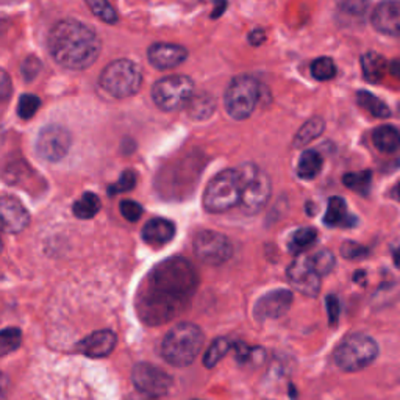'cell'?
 I'll return each mask as SVG.
<instances>
[{
    "label": "cell",
    "mask_w": 400,
    "mask_h": 400,
    "mask_svg": "<svg viewBox=\"0 0 400 400\" xmlns=\"http://www.w3.org/2000/svg\"><path fill=\"white\" fill-rule=\"evenodd\" d=\"M116 333L111 330H97L88 335L77 344V352L83 354L88 358H105L116 347Z\"/></svg>",
    "instance_id": "obj_17"
},
{
    "label": "cell",
    "mask_w": 400,
    "mask_h": 400,
    "mask_svg": "<svg viewBox=\"0 0 400 400\" xmlns=\"http://www.w3.org/2000/svg\"><path fill=\"white\" fill-rule=\"evenodd\" d=\"M102 87L110 96L125 99L135 96L141 88L142 74L141 69L130 60H116L105 66L99 78Z\"/></svg>",
    "instance_id": "obj_6"
},
{
    "label": "cell",
    "mask_w": 400,
    "mask_h": 400,
    "mask_svg": "<svg viewBox=\"0 0 400 400\" xmlns=\"http://www.w3.org/2000/svg\"><path fill=\"white\" fill-rule=\"evenodd\" d=\"M399 111H400V110H399Z\"/></svg>",
    "instance_id": "obj_50"
},
{
    "label": "cell",
    "mask_w": 400,
    "mask_h": 400,
    "mask_svg": "<svg viewBox=\"0 0 400 400\" xmlns=\"http://www.w3.org/2000/svg\"><path fill=\"white\" fill-rule=\"evenodd\" d=\"M378 355V344L364 333H352L342 339L333 352V361L341 370L356 373L373 364Z\"/></svg>",
    "instance_id": "obj_4"
},
{
    "label": "cell",
    "mask_w": 400,
    "mask_h": 400,
    "mask_svg": "<svg viewBox=\"0 0 400 400\" xmlns=\"http://www.w3.org/2000/svg\"><path fill=\"white\" fill-rule=\"evenodd\" d=\"M0 250H2V239H0Z\"/></svg>",
    "instance_id": "obj_49"
},
{
    "label": "cell",
    "mask_w": 400,
    "mask_h": 400,
    "mask_svg": "<svg viewBox=\"0 0 400 400\" xmlns=\"http://www.w3.org/2000/svg\"><path fill=\"white\" fill-rule=\"evenodd\" d=\"M100 199L94 192H85L73 206V213L78 219H91L100 211Z\"/></svg>",
    "instance_id": "obj_27"
},
{
    "label": "cell",
    "mask_w": 400,
    "mask_h": 400,
    "mask_svg": "<svg viewBox=\"0 0 400 400\" xmlns=\"http://www.w3.org/2000/svg\"><path fill=\"white\" fill-rule=\"evenodd\" d=\"M325 305H327V313H328V319H330V324H337L338 319H339V311H341V305H339V300L337 296H327L325 300Z\"/></svg>",
    "instance_id": "obj_42"
},
{
    "label": "cell",
    "mask_w": 400,
    "mask_h": 400,
    "mask_svg": "<svg viewBox=\"0 0 400 400\" xmlns=\"http://www.w3.org/2000/svg\"><path fill=\"white\" fill-rule=\"evenodd\" d=\"M132 382L141 394L163 397L173 388V378L150 363H138L132 370Z\"/></svg>",
    "instance_id": "obj_11"
},
{
    "label": "cell",
    "mask_w": 400,
    "mask_h": 400,
    "mask_svg": "<svg viewBox=\"0 0 400 400\" xmlns=\"http://www.w3.org/2000/svg\"><path fill=\"white\" fill-rule=\"evenodd\" d=\"M324 128H325V124L320 118L310 119L308 123H305L302 127H300V130L297 132L292 144H294V147H305L306 144H310L311 141L320 137L324 132Z\"/></svg>",
    "instance_id": "obj_26"
},
{
    "label": "cell",
    "mask_w": 400,
    "mask_h": 400,
    "mask_svg": "<svg viewBox=\"0 0 400 400\" xmlns=\"http://www.w3.org/2000/svg\"><path fill=\"white\" fill-rule=\"evenodd\" d=\"M214 4H216V8H214V11H213V18H218L225 11L227 0H214Z\"/></svg>",
    "instance_id": "obj_45"
},
{
    "label": "cell",
    "mask_w": 400,
    "mask_h": 400,
    "mask_svg": "<svg viewBox=\"0 0 400 400\" xmlns=\"http://www.w3.org/2000/svg\"><path fill=\"white\" fill-rule=\"evenodd\" d=\"M135 185H137V174H135L133 170H124V173L120 174L119 180L108 188V194L116 196L123 194V192H128L135 188Z\"/></svg>",
    "instance_id": "obj_36"
},
{
    "label": "cell",
    "mask_w": 400,
    "mask_h": 400,
    "mask_svg": "<svg viewBox=\"0 0 400 400\" xmlns=\"http://www.w3.org/2000/svg\"><path fill=\"white\" fill-rule=\"evenodd\" d=\"M241 174V206L246 214H256L266 206L270 197V178L255 164L238 168Z\"/></svg>",
    "instance_id": "obj_7"
},
{
    "label": "cell",
    "mask_w": 400,
    "mask_h": 400,
    "mask_svg": "<svg viewBox=\"0 0 400 400\" xmlns=\"http://www.w3.org/2000/svg\"><path fill=\"white\" fill-rule=\"evenodd\" d=\"M324 224L335 228H350L358 224V218L349 210L344 199L335 196L328 199Z\"/></svg>",
    "instance_id": "obj_19"
},
{
    "label": "cell",
    "mask_w": 400,
    "mask_h": 400,
    "mask_svg": "<svg viewBox=\"0 0 400 400\" xmlns=\"http://www.w3.org/2000/svg\"><path fill=\"white\" fill-rule=\"evenodd\" d=\"M241 204L239 169H225L214 175L204 194L205 210L213 214L225 213Z\"/></svg>",
    "instance_id": "obj_5"
},
{
    "label": "cell",
    "mask_w": 400,
    "mask_h": 400,
    "mask_svg": "<svg viewBox=\"0 0 400 400\" xmlns=\"http://www.w3.org/2000/svg\"><path fill=\"white\" fill-rule=\"evenodd\" d=\"M392 260H394L396 266L400 268V247H397L394 252H392Z\"/></svg>",
    "instance_id": "obj_46"
},
{
    "label": "cell",
    "mask_w": 400,
    "mask_h": 400,
    "mask_svg": "<svg viewBox=\"0 0 400 400\" xmlns=\"http://www.w3.org/2000/svg\"><path fill=\"white\" fill-rule=\"evenodd\" d=\"M361 68L368 82L378 83L385 77V73H387L388 63L382 55H378L375 52H368L363 55Z\"/></svg>",
    "instance_id": "obj_22"
},
{
    "label": "cell",
    "mask_w": 400,
    "mask_h": 400,
    "mask_svg": "<svg viewBox=\"0 0 400 400\" xmlns=\"http://www.w3.org/2000/svg\"><path fill=\"white\" fill-rule=\"evenodd\" d=\"M311 75L316 78L319 82H327L332 80V78L337 75V66L332 58H327V56H320V58L314 60L311 63Z\"/></svg>",
    "instance_id": "obj_32"
},
{
    "label": "cell",
    "mask_w": 400,
    "mask_h": 400,
    "mask_svg": "<svg viewBox=\"0 0 400 400\" xmlns=\"http://www.w3.org/2000/svg\"><path fill=\"white\" fill-rule=\"evenodd\" d=\"M47 46L52 58L70 70L91 68L102 50L97 33L75 19L56 23L49 33Z\"/></svg>",
    "instance_id": "obj_2"
},
{
    "label": "cell",
    "mask_w": 400,
    "mask_h": 400,
    "mask_svg": "<svg viewBox=\"0 0 400 400\" xmlns=\"http://www.w3.org/2000/svg\"><path fill=\"white\" fill-rule=\"evenodd\" d=\"M370 182H373V173L370 170H360V173H349L342 177V183L349 189L360 192L366 196L370 189Z\"/></svg>",
    "instance_id": "obj_30"
},
{
    "label": "cell",
    "mask_w": 400,
    "mask_h": 400,
    "mask_svg": "<svg viewBox=\"0 0 400 400\" xmlns=\"http://www.w3.org/2000/svg\"><path fill=\"white\" fill-rule=\"evenodd\" d=\"M258 82L250 75H238L225 91V110L233 119L244 120L254 113L258 102Z\"/></svg>",
    "instance_id": "obj_8"
},
{
    "label": "cell",
    "mask_w": 400,
    "mask_h": 400,
    "mask_svg": "<svg viewBox=\"0 0 400 400\" xmlns=\"http://www.w3.org/2000/svg\"><path fill=\"white\" fill-rule=\"evenodd\" d=\"M41 106V100L35 94H24L20 96L18 104V113L23 119H32Z\"/></svg>",
    "instance_id": "obj_35"
},
{
    "label": "cell",
    "mask_w": 400,
    "mask_h": 400,
    "mask_svg": "<svg viewBox=\"0 0 400 400\" xmlns=\"http://www.w3.org/2000/svg\"><path fill=\"white\" fill-rule=\"evenodd\" d=\"M264 39H266V35H264L263 30H255L250 35V42H252L254 46H260Z\"/></svg>",
    "instance_id": "obj_44"
},
{
    "label": "cell",
    "mask_w": 400,
    "mask_h": 400,
    "mask_svg": "<svg viewBox=\"0 0 400 400\" xmlns=\"http://www.w3.org/2000/svg\"><path fill=\"white\" fill-rule=\"evenodd\" d=\"M356 104H358L363 110H366L368 113L373 114L374 118H389L391 116L389 106L368 91H360L358 94H356Z\"/></svg>",
    "instance_id": "obj_25"
},
{
    "label": "cell",
    "mask_w": 400,
    "mask_h": 400,
    "mask_svg": "<svg viewBox=\"0 0 400 400\" xmlns=\"http://www.w3.org/2000/svg\"><path fill=\"white\" fill-rule=\"evenodd\" d=\"M194 254L202 263L210 264V266H219L230 260L233 246L225 235L204 230L199 232L194 238Z\"/></svg>",
    "instance_id": "obj_10"
},
{
    "label": "cell",
    "mask_w": 400,
    "mask_h": 400,
    "mask_svg": "<svg viewBox=\"0 0 400 400\" xmlns=\"http://www.w3.org/2000/svg\"><path fill=\"white\" fill-rule=\"evenodd\" d=\"M311 263L320 277L330 274L335 268V264H337V261H335V255L330 252V250H319L318 254H314L311 256Z\"/></svg>",
    "instance_id": "obj_34"
},
{
    "label": "cell",
    "mask_w": 400,
    "mask_h": 400,
    "mask_svg": "<svg viewBox=\"0 0 400 400\" xmlns=\"http://www.w3.org/2000/svg\"><path fill=\"white\" fill-rule=\"evenodd\" d=\"M292 300H294V296L288 289L269 291L255 302L254 316L256 320L282 318L289 311Z\"/></svg>",
    "instance_id": "obj_14"
},
{
    "label": "cell",
    "mask_w": 400,
    "mask_h": 400,
    "mask_svg": "<svg viewBox=\"0 0 400 400\" xmlns=\"http://www.w3.org/2000/svg\"><path fill=\"white\" fill-rule=\"evenodd\" d=\"M392 197H394L397 202H400V182L396 185L394 189H392Z\"/></svg>",
    "instance_id": "obj_47"
},
{
    "label": "cell",
    "mask_w": 400,
    "mask_h": 400,
    "mask_svg": "<svg viewBox=\"0 0 400 400\" xmlns=\"http://www.w3.org/2000/svg\"><path fill=\"white\" fill-rule=\"evenodd\" d=\"M341 254L347 260H363L369 255V249L366 246L358 244V242L347 241L341 246Z\"/></svg>",
    "instance_id": "obj_37"
},
{
    "label": "cell",
    "mask_w": 400,
    "mask_h": 400,
    "mask_svg": "<svg viewBox=\"0 0 400 400\" xmlns=\"http://www.w3.org/2000/svg\"><path fill=\"white\" fill-rule=\"evenodd\" d=\"M70 144H73V137L68 128L47 125L38 135L37 152L44 161L56 163L68 155Z\"/></svg>",
    "instance_id": "obj_12"
},
{
    "label": "cell",
    "mask_w": 400,
    "mask_h": 400,
    "mask_svg": "<svg viewBox=\"0 0 400 400\" xmlns=\"http://www.w3.org/2000/svg\"><path fill=\"white\" fill-rule=\"evenodd\" d=\"M373 25L388 37L400 35V0H383L373 13Z\"/></svg>",
    "instance_id": "obj_16"
},
{
    "label": "cell",
    "mask_w": 400,
    "mask_h": 400,
    "mask_svg": "<svg viewBox=\"0 0 400 400\" xmlns=\"http://www.w3.org/2000/svg\"><path fill=\"white\" fill-rule=\"evenodd\" d=\"M85 2H87L91 11L94 13L100 20H104V23L114 24L118 20V14L108 4V0H85Z\"/></svg>",
    "instance_id": "obj_33"
},
{
    "label": "cell",
    "mask_w": 400,
    "mask_h": 400,
    "mask_svg": "<svg viewBox=\"0 0 400 400\" xmlns=\"http://www.w3.org/2000/svg\"><path fill=\"white\" fill-rule=\"evenodd\" d=\"M175 237V224L168 219H150L142 228V239L152 247H163Z\"/></svg>",
    "instance_id": "obj_20"
},
{
    "label": "cell",
    "mask_w": 400,
    "mask_h": 400,
    "mask_svg": "<svg viewBox=\"0 0 400 400\" xmlns=\"http://www.w3.org/2000/svg\"><path fill=\"white\" fill-rule=\"evenodd\" d=\"M20 342H23V333H20L19 328H4L0 332V356H5L18 350L20 347Z\"/></svg>",
    "instance_id": "obj_31"
},
{
    "label": "cell",
    "mask_w": 400,
    "mask_h": 400,
    "mask_svg": "<svg viewBox=\"0 0 400 400\" xmlns=\"http://www.w3.org/2000/svg\"><path fill=\"white\" fill-rule=\"evenodd\" d=\"M194 96V83L187 75H169L156 82L152 88L155 105L163 111H177L187 106Z\"/></svg>",
    "instance_id": "obj_9"
},
{
    "label": "cell",
    "mask_w": 400,
    "mask_h": 400,
    "mask_svg": "<svg viewBox=\"0 0 400 400\" xmlns=\"http://www.w3.org/2000/svg\"><path fill=\"white\" fill-rule=\"evenodd\" d=\"M30 224V214L16 197L0 199V227L8 233H20Z\"/></svg>",
    "instance_id": "obj_15"
},
{
    "label": "cell",
    "mask_w": 400,
    "mask_h": 400,
    "mask_svg": "<svg viewBox=\"0 0 400 400\" xmlns=\"http://www.w3.org/2000/svg\"><path fill=\"white\" fill-rule=\"evenodd\" d=\"M13 92V85L8 74L4 69H0V102H6Z\"/></svg>",
    "instance_id": "obj_43"
},
{
    "label": "cell",
    "mask_w": 400,
    "mask_h": 400,
    "mask_svg": "<svg viewBox=\"0 0 400 400\" xmlns=\"http://www.w3.org/2000/svg\"><path fill=\"white\" fill-rule=\"evenodd\" d=\"M318 239V232L313 227H302L291 235L288 241V247L292 254H302L306 249H310Z\"/></svg>",
    "instance_id": "obj_24"
},
{
    "label": "cell",
    "mask_w": 400,
    "mask_h": 400,
    "mask_svg": "<svg viewBox=\"0 0 400 400\" xmlns=\"http://www.w3.org/2000/svg\"><path fill=\"white\" fill-rule=\"evenodd\" d=\"M20 70H23L24 80L32 82L39 74L41 61L37 58V56H28V58L23 63V68H20Z\"/></svg>",
    "instance_id": "obj_40"
},
{
    "label": "cell",
    "mask_w": 400,
    "mask_h": 400,
    "mask_svg": "<svg viewBox=\"0 0 400 400\" xmlns=\"http://www.w3.org/2000/svg\"><path fill=\"white\" fill-rule=\"evenodd\" d=\"M235 350H237V358L241 363L256 361V356L263 355L261 349H258V347H249L246 344H238L237 347H235Z\"/></svg>",
    "instance_id": "obj_41"
},
{
    "label": "cell",
    "mask_w": 400,
    "mask_h": 400,
    "mask_svg": "<svg viewBox=\"0 0 400 400\" xmlns=\"http://www.w3.org/2000/svg\"><path fill=\"white\" fill-rule=\"evenodd\" d=\"M287 275L291 287L299 291L300 294L310 297L318 296L320 289V275L313 266L311 256L299 254L294 261L289 264Z\"/></svg>",
    "instance_id": "obj_13"
},
{
    "label": "cell",
    "mask_w": 400,
    "mask_h": 400,
    "mask_svg": "<svg viewBox=\"0 0 400 400\" xmlns=\"http://www.w3.org/2000/svg\"><path fill=\"white\" fill-rule=\"evenodd\" d=\"M142 213H144L142 206L138 202H135V200L127 199L120 202V214H123L128 223H137L142 216Z\"/></svg>",
    "instance_id": "obj_39"
},
{
    "label": "cell",
    "mask_w": 400,
    "mask_h": 400,
    "mask_svg": "<svg viewBox=\"0 0 400 400\" xmlns=\"http://www.w3.org/2000/svg\"><path fill=\"white\" fill-rule=\"evenodd\" d=\"M391 70H392V74H396V75L400 77V61H396L394 64H392Z\"/></svg>",
    "instance_id": "obj_48"
},
{
    "label": "cell",
    "mask_w": 400,
    "mask_h": 400,
    "mask_svg": "<svg viewBox=\"0 0 400 400\" xmlns=\"http://www.w3.org/2000/svg\"><path fill=\"white\" fill-rule=\"evenodd\" d=\"M339 8L350 16H361L366 13L369 0H338Z\"/></svg>",
    "instance_id": "obj_38"
},
{
    "label": "cell",
    "mask_w": 400,
    "mask_h": 400,
    "mask_svg": "<svg viewBox=\"0 0 400 400\" xmlns=\"http://www.w3.org/2000/svg\"><path fill=\"white\" fill-rule=\"evenodd\" d=\"M202 328L192 323H180L170 328L161 341V356L170 366L187 368L194 363L204 347Z\"/></svg>",
    "instance_id": "obj_3"
},
{
    "label": "cell",
    "mask_w": 400,
    "mask_h": 400,
    "mask_svg": "<svg viewBox=\"0 0 400 400\" xmlns=\"http://www.w3.org/2000/svg\"><path fill=\"white\" fill-rule=\"evenodd\" d=\"M323 169V156L316 150H305L297 163V175L302 180H313Z\"/></svg>",
    "instance_id": "obj_23"
},
{
    "label": "cell",
    "mask_w": 400,
    "mask_h": 400,
    "mask_svg": "<svg viewBox=\"0 0 400 400\" xmlns=\"http://www.w3.org/2000/svg\"><path fill=\"white\" fill-rule=\"evenodd\" d=\"M187 106L192 119L202 120L211 116V113L214 111V100L208 96H192Z\"/></svg>",
    "instance_id": "obj_29"
},
{
    "label": "cell",
    "mask_w": 400,
    "mask_h": 400,
    "mask_svg": "<svg viewBox=\"0 0 400 400\" xmlns=\"http://www.w3.org/2000/svg\"><path fill=\"white\" fill-rule=\"evenodd\" d=\"M230 347H232V342L227 338L214 339L204 356V366L213 369L220 360L224 358L228 350H230Z\"/></svg>",
    "instance_id": "obj_28"
},
{
    "label": "cell",
    "mask_w": 400,
    "mask_h": 400,
    "mask_svg": "<svg viewBox=\"0 0 400 400\" xmlns=\"http://www.w3.org/2000/svg\"><path fill=\"white\" fill-rule=\"evenodd\" d=\"M374 146L383 154H394L400 149V132L392 125H382L373 133Z\"/></svg>",
    "instance_id": "obj_21"
},
{
    "label": "cell",
    "mask_w": 400,
    "mask_h": 400,
    "mask_svg": "<svg viewBox=\"0 0 400 400\" xmlns=\"http://www.w3.org/2000/svg\"><path fill=\"white\" fill-rule=\"evenodd\" d=\"M149 61L154 68L160 70L174 69L187 60V49L178 44H169V42H158L149 49Z\"/></svg>",
    "instance_id": "obj_18"
},
{
    "label": "cell",
    "mask_w": 400,
    "mask_h": 400,
    "mask_svg": "<svg viewBox=\"0 0 400 400\" xmlns=\"http://www.w3.org/2000/svg\"><path fill=\"white\" fill-rule=\"evenodd\" d=\"M199 287L192 264L173 256L150 270L137 294V313L147 325H163L189 308Z\"/></svg>",
    "instance_id": "obj_1"
}]
</instances>
